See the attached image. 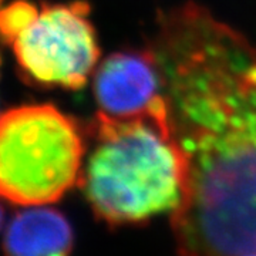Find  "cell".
Wrapping results in <instances>:
<instances>
[{
	"label": "cell",
	"instance_id": "1",
	"mask_svg": "<svg viewBox=\"0 0 256 256\" xmlns=\"http://www.w3.org/2000/svg\"><path fill=\"white\" fill-rule=\"evenodd\" d=\"M146 48L185 165L181 256L256 254V46L196 3L160 12Z\"/></svg>",
	"mask_w": 256,
	"mask_h": 256
},
{
	"label": "cell",
	"instance_id": "2",
	"mask_svg": "<svg viewBox=\"0 0 256 256\" xmlns=\"http://www.w3.org/2000/svg\"><path fill=\"white\" fill-rule=\"evenodd\" d=\"M86 130L94 146L78 185L98 220L110 226L134 225L180 205L185 165L165 101L132 118L98 111Z\"/></svg>",
	"mask_w": 256,
	"mask_h": 256
},
{
	"label": "cell",
	"instance_id": "3",
	"mask_svg": "<svg viewBox=\"0 0 256 256\" xmlns=\"http://www.w3.org/2000/svg\"><path fill=\"white\" fill-rule=\"evenodd\" d=\"M87 130L53 104L0 114V198L33 206L60 201L82 176Z\"/></svg>",
	"mask_w": 256,
	"mask_h": 256
},
{
	"label": "cell",
	"instance_id": "4",
	"mask_svg": "<svg viewBox=\"0 0 256 256\" xmlns=\"http://www.w3.org/2000/svg\"><path fill=\"white\" fill-rule=\"evenodd\" d=\"M10 47L20 78L43 90H82L100 58L90 4L82 0L42 2Z\"/></svg>",
	"mask_w": 256,
	"mask_h": 256
},
{
	"label": "cell",
	"instance_id": "5",
	"mask_svg": "<svg viewBox=\"0 0 256 256\" xmlns=\"http://www.w3.org/2000/svg\"><path fill=\"white\" fill-rule=\"evenodd\" d=\"M92 92L98 111L116 118L146 116L164 100L162 77L148 48L104 58L94 73Z\"/></svg>",
	"mask_w": 256,
	"mask_h": 256
},
{
	"label": "cell",
	"instance_id": "6",
	"mask_svg": "<svg viewBox=\"0 0 256 256\" xmlns=\"http://www.w3.org/2000/svg\"><path fill=\"white\" fill-rule=\"evenodd\" d=\"M2 246L4 256H70L74 232L60 210L33 205L13 216Z\"/></svg>",
	"mask_w": 256,
	"mask_h": 256
},
{
	"label": "cell",
	"instance_id": "7",
	"mask_svg": "<svg viewBox=\"0 0 256 256\" xmlns=\"http://www.w3.org/2000/svg\"><path fill=\"white\" fill-rule=\"evenodd\" d=\"M33 0H13L6 6H0V44L9 46L18 33L28 26L38 12Z\"/></svg>",
	"mask_w": 256,
	"mask_h": 256
},
{
	"label": "cell",
	"instance_id": "8",
	"mask_svg": "<svg viewBox=\"0 0 256 256\" xmlns=\"http://www.w3.org/2000/svg\"><path fill=\"white\" fill-rule=\"evenodd\" d=\"M3 220H4V208H3V205L0 202V229L3 226Z\"/></svg>",
	"mask_w": 256,
	"mask_h": 256
},
{
	"label": "cell",
	"instance_id": "9",
	"mask_svg": "<svg viewBox=\"0 0 256 256\" xmlns=\"http://www.w3.org/2000/svg\"><path fill=\"white\" fill-rule=\"evenodd\" d=\"M244 256H256V254H254V255H244Z\"/></svg>",
	"mask_w": 256,
	"mask_h": 256
},
{
	"label": "cell",
	"instance_id": "10",
	"mask_svg": "<svg viewBox=\"0 0 256 256\" xmlns=\"http://www.w3.org/2000/svg\"><path fill=\"white\" fill-rule=\"evenodd\" d=\"M0 64H2V57H0Z\"/></svg>",
	"mask_w": 256,
	"mask_h": 256
}]
</instances>
